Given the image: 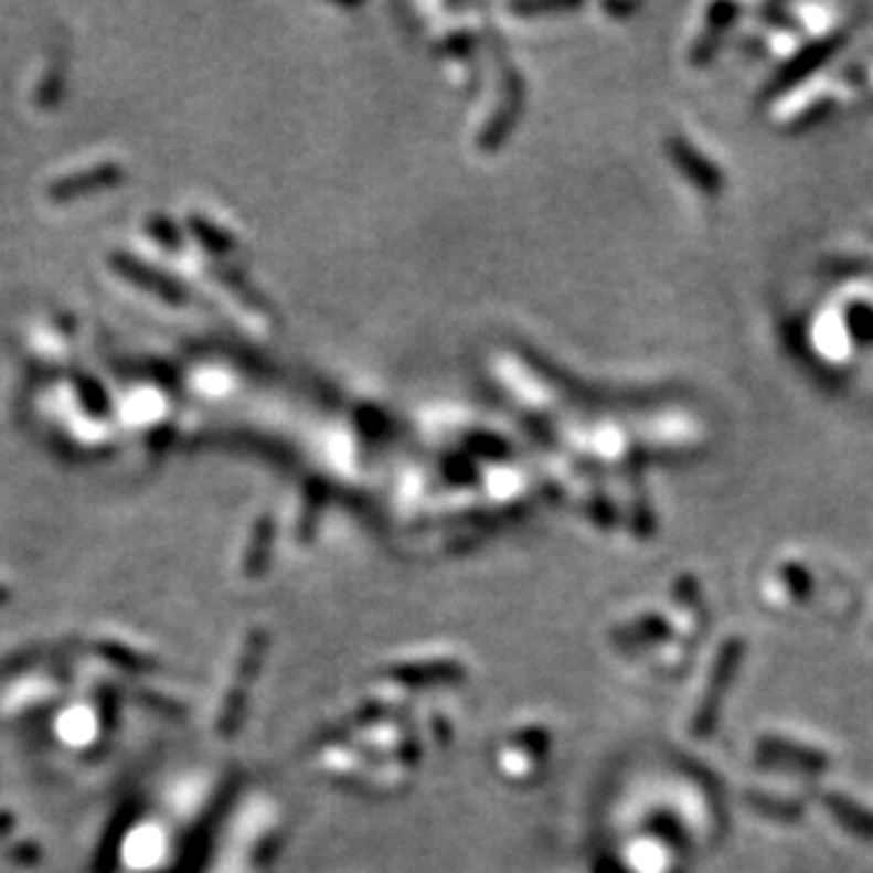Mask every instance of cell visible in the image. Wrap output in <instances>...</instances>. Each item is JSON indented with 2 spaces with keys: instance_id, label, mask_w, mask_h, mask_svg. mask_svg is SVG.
<instances>
[{
  "instance_id": "obj_1",
  "label": "cell",
  "mask_w": 873,
  "mask_h": 873,
  "mask_svg": "<svg viewBox=\"0 0 873 873\" xmlns=\"http://www.w3.org/2000/svg\"><path fill=\"white\" fill-rule=\"evenodd\" d=\"M110 264H114L116 275L125 277L128 283L139 286V289L150 291V295L161 297L164 302H173V306H181V302L190 300V291H187L184 283L173 280L170 275H164L156 266H148L145 260L134 255H125V252H114L110 255Z\"/></svg>"
},
{
  "instance_id": "obj_2",
  "label": "cell",
  "mask_w": 873,
  "mask_h": 873,
  "mask_svg": "<svg viewBox=\"0 0 873 873\" xmlns=\"http://www.w3.org/2000/svg\"><path fill=\"white\" fill-rule=\"evenodd\" d=\"M125 181V168L116 164V161H103V164H94V168H83L74 170L68 175H60L49 184V199L54 201H74L83 199V195L99 193V190H110V187H119Z\"/></svg>"
},
{
  "instance_id": "obj_3",
  "label": "cell",
  "mask_w": 873,
  "mask_h": 873,
  "mask_svg": "<svg viewBox=\"0 0 873 873\" xmlns=\"http://www.w3.org/2000/svg\"><path fill=\"white\" fill-rule=\"evenodd\" d=\"M272 537H275V523H272V514L257 518V526H255V532H252L249 554H246V565H249V572L260 568V565H264V560L269 557Z\"/></svg>"
},
{
  "instance_id": "obj_4",
  "label": "cell",
  "mask_w": 873,
  "mask_h": 873,
  "mask_svg": "<svg viewBox=\"0 0 873 873\" xmlns=\"http://www.w3.org/2000/svg\"><path fill=\"white\" fill-rule=\"evenodd\" d=\"M190 224H193V232L199 235V241L210 252H219L221 255V252L235 249V241H232L230 232H224L221 226H215L212 221H206L204 215H190Z\"/></svg>"
},
{
  "instance_id": "obj_5",
  "label": "cell",
  "mask_w": 873,
  "mask_h": 873,
  "mask_svg": "<svg viewBox=\"0 0 873 873\" xmlns=\"http://www.w3.org/2000/svg\"><path fill=\"white\" fill-rule=\"evenodd\" d=\"M77 391H79V396H83V402H85V407H88V413H94V416H105V413H108L110 398L105 396L103 387H99L97 382L91 380V376L79 380Z\"/></svg>"
},
{
  "instance_id": "obj_6",
  "label": "cell",
  "mask_w": 873,
  "mask_h": 873,
  "mask_svg": "<svg viewBox=\"0 0 873 873\" xmlns=\"http://www.w3.org/2000/svg\"><path fill=\"white\" fill-rule=\"evenodd\" d=\"M148 232L153 235L156 241H159L161 246H168V249H179V246H181L179 230H175L173 221H170L168 215H150V219H148Z\"/></svg>"
}]
</instances>
